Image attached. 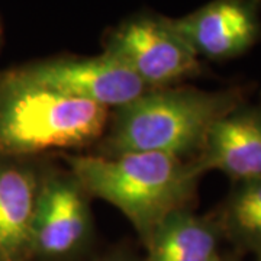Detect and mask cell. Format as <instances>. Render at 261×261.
<instances>
[{
	"mask_svg": "<svg viewBox=\"0 0 261 261\" xmlns=\"http://www.w3.org/2000/svg\"><path fill=\"white\" fill-rule=\"evenodd\" d=\"M218 261H226V260H224V258H219V260Z\"/></svg>",
	"mask_w": 261,
	"mask_h": 261,
	"instance_id": "14",
	"label": "cell"
},
{
	"mask_svg": "<svg viewBox=\"0 0 261 261\" xmlns=\"http://www.w3.org/2000/svg\"><path fill=\"white\" fill-rule=\"evenodd\" d=\"M257 255H258V258H257V261H261V252H258Z\"/></svg>",
	"mask_w": 261,
	"mask_h": 261,
	"instance_id": "13",
	"label": "cell"
},
{
	"mask_svg": "<svg viewBox=\"0 0 261 261\" xmlns=\"http://www.w3.org/2000/svg\"><path fill=\"white\" fill-rule=\"evenodd\" d=\"M18 71L35 83L109 111L151 90L125 65L105 53L96 57L51 58L23 65Z\"/></svg>",
	"mask_w": 261,
	"mask_h": 261,
	"instance_id": "6",
	"label": "cell"
},
{
	"mask_svg": "<svg viewBox=\"0 0 261 261\" xmlns=\"http://www.w3.org/2000/svg\"><path fill=\"white\" fill-rule=\"evenodd\" d=\"M41 180L27 161L0 159V261H31Z\"/></svg>",
	"mask_w": 261,
	"mask_h": 261,
	"instance_id": "9",
	"label": "cell"
},
{
	"mask_svg": "<svg viewBox=\"0 0 261 261\" xmlns=\"http://www.w3.org/2000/svg\"><path fill=\"white\" fill-rule=\"evenodd\" d=\"M109 109L35 83L18 68L0 74V159L89 147L102 140Z\"/></svg>",
	"mask_w": 261,
	"mask_h": 261,
	"instance_id": "3",
	"label": "cell"
},
{
	"mask_svg": "<svg viewBox=\"0 0 261 261\" xmlns=\"http://www.w3.org/2000/svg\"><path fill=\"white\" fill-rule=\"evenodd\" d=\"M103 261H135L134 258H130L128 255H123V254H115V255H111L108 258H105Z\"/></svg>",
	"mask_w": 261,
	"mask_h": 261,
	"instance_id": "12",
	"label": "cell"
},
{
	"mask_svg": "<svg viewBox=\"0 0 261 261\" xmlns=\"http://www.w3.org/2000/svg\"><path fill=\"white\" fill-rule=\"evenodd\" d=\"M216 221L233 243L261 252V180L235 183Z\"/></svg>",
	"mask_w": 261,
	"mask_h": 261,
	"instance_id": "11",
	"label": "cell"
},
{
	"mask_svg": "<svg viewBox=\"0 0 261 261\" xmlns=\"http://www.w3.org/2000/svg\"><path fill=\"white\" fill-rule=\"evenodd\" d=\"M243 102L240 87L215 92L189 86L151 89L113 111L97 154L159 152L193 160L215 122Z\"/></svg>",
	"mask_w": 261,
	"mask_h": 261,
	"instance_id": "2",
	"label": "cell"
},
{
	"mask_svg": "<svg viewBox=\"0 0 261 261\" xmlns=\"http://www.w3.org/2000/svg\"><path fill=\"white\" fill-rule=\"evenodd\" d=\"M89 199L68 170L42 173L31 261L70 260L83 250L93 225Z\"/></svg>",
	"mask_w": 261,
	"mask_h": 261,
	"instance_id": "5",
	"label": "cell"
},
{
	"mask_svg": "<svg viewBox=\"0 0 261 261\" xmlns=\"http://www.w3.org/2000/svg\"><path fill=\"white\" fill-rule=\"evenodd\" d=\"M105 54L119 61L149 89H164L202 74L200 58L171 25L157 15L126 19L106 37Z\"/></svg>",
	"mask_w": 261,
	"mask_h": 261,
	"instance_id": "4",
	"label": "cell"
},
{
	"mask_svg": "<svg viewBox=\"0 0 261 261\" xmlns=\"http://www.w3.org/2000/svg\"><path fill=\"white\" fill-rule=\"evenodd\" d=\"M61 157L87 196L118 207L144 245L170 215L190 207L202 176L192 160L159 152Z\"/></svg>",
	"mask_w": 261,
	"mask_h": 261,
	"instance_id": "1",
	"label": "cell"
},
{
	"mask_svg": "<svg viewBox=\"0 0 261 261\" xmlns=\"http://www.w3.org/2000/svg\"><path fill=\"white\" fill-rule=\"evenodd\" d=\"M221 228L190 207L171 214L145 244V261H218Z\"/></svg>",
	"mask_w": 261,
	"mask_h": 261,
	"instance_id": "10",
	"label": "cell"
},
{
	"mask_svg": "<svg viewBox=\"0 0 261 261\" xmlns=\"http://www.w3.org/2000/svg\"><path fill=\"white\" fill-rule=\"evenodd\" d=\"M170 22L199 58L225 61L261 39V0H211Z\"/></svg>",
	"mask_w": 261,
	"mask_h": 261,
	"instance_id": "7",
	"label": "cell"
},
{
	"mask_svg": "<svg viewBox=\"0 0 261 261\" xmlns=\"http://www.w3.org/2000/svg\"><path fill=\"white\" fill-rule=\"evenodd\" d=\"M192 163L202 176L218 170L233 183L261 180V106L243 102L218 119Z\"/></svg>",
	"mask_w": 261,
	"mask_h": 261,
	"instance_id": "8",
	"label": "cell"
}]
</instances>
